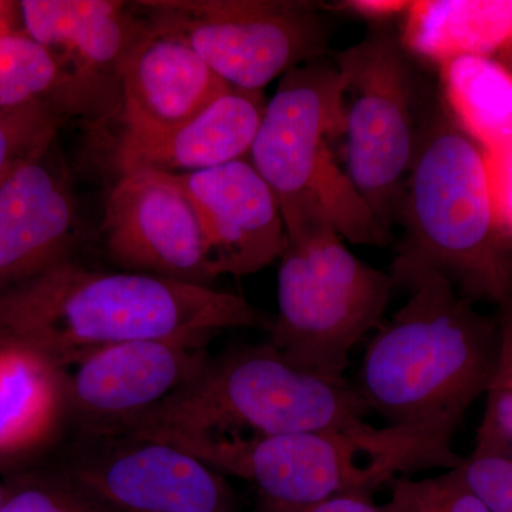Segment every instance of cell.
<instances>
[{"instance_id":"1","label":"cell","mask_w":512,"mask_h":512,"mask_svg":"<svg viewBox=\"0 0 512 512\" xmlns=\"http://www.w3.org/2000/svg\"><path fill=\"white\" fill-rule=\"evenodd\" d=\"M259 325L264 318L244 296L120 269L93 271L73 259L0 292V343L63 370L119 343L207 345L221 330Z\"/></svg>"},{"instance_id":"2","label":"cell","mask_w":512,"mask_h":512,"mask_svg":"<svg viewBox=\"0 0 512 512\" xmlns=\"http://www.w3.org/2000/svg\"><path fill=\"white\" fill-rule=\"evenodd\" d=\"M367 345L355 384L387 426L457 431L493 379L498 319L483 315L446 276L427 272Z\"/></svg>"},{"instance_id":"3","label":"cell","mask_w":512,"mask_h":512,"mask_svg":"<svg viewBox=\"0 0 512 512\" xmlns=\"http://www.w3.org/2000/svg\"><path fill=\"white\" fill-rule=\"evenodd\" d=\"M396 220L394 289L436 272L470 301L512 302V251L495 222L485 150L448 113L421 127Z\"/></svg>"},{"instance_id":"4","label":"cell","mask_w":512,"mask_h":512,"mask_svg":"<svg viewBox=\"0 0 512 512\" xmlns=\"http://www.w3.org/2000/svg\"><path fill=\"white\" fill-rule=\"evenodd\" d=\"M369 414L345 377L305 372L265 343L210 357L200 375L124 437L254 439L356 431L372 426Z\"/></svg>"},{"instance_id":"5","label":"cell","mask_w":512,"mask_h":512,"mask_svg":"<svg viewBox=\"0 0 512 512\" xmlns=\"http://www.w3.org/2000/svg\"><path fill=\"white\" fill-rule=\"evenodd\" d=\"M456 431L443 427L369 426L254 439L174 437L161 440L201 458L221 474L242 478L262 500L309 505L340 495H363L403 474L453 470L466 458L453 448Z\"/></svg>"},{"instance_id":"6","label":"cell","mask_w":512,"mask_h":512,"mask_svg":"<svg viewBox=\"0 0 512 512\" xmlns=\"http://www.w3.org/2000/svg\"><path fill=\"white\" fill-rule=\"evenodd\" d=\"M343 133L338 67L315 60L282 76L247 158L274 191L286 229L325 218L350 244L386 247L392 234L333 153Z\"/></svg>"},{"instance_id":"7","label":"cell","mask_w":512,"mask_h":512,"mask_svg":"<svg viewBox=\"0 0 512 512\" xmlns=\"http://www.w3.org/2000/svg\"><path fill=\"white\" fill-rule=\"evenodd\" d=\"M286 234L268 345L305 372L345 377L352 349L384 320L392 279L352 254L323 218Z\"/></svg>"},{"instance_id":"8","label":"cell","mask_w":512,"mask_h":512,"mask_svg":"<svg viewBox=\"0 0 512 512\" xmlns=\"http://www.w3.org/2000/svg\"><path fill=\"white\" fill-rule=\"evenodd\" d=\"M407 49L377 30L336 57L345 111V168L360 197L390 232L416 157V79Z\"/></svg>"},{"instance_id":"9","label":"cell","mask_w":512,"mask_h":512,"mask_svg":"<svg viewBox=\"0 0 512 512\" xmlns=\"http://www.w3.org/2000/svg\"><path fill=\"white\" fill-rule=\"evenodd\" d=\"M134 5L151 28L190 46L235 89L262 92L276 77L328 52V28L311 3L144 0Z\"/></svg>"},{"instance_id":"10","label":"cell","mask_w":512,"mask_h":512,"mask_svg":"<svg viewBox=\"0 0 512 512\" xmlns=\"http://www.w3.org/2000/svg\"><path fill=\"white\" fill-rule=\"evenodd\" d=\"M191 340H136L66 369L69 426L82 443L119 439L200 375L210 356Z\"/></svg>"},{"instance_id":"11","label":"cell","mask_w":512,"mask_h":512,"mask_svg":"<svg viewBox=\"0 0 512 512\" xmlns=\"http://www.w3.org/2000/svg\"><path fill=\"white\" fill-rule=\"evenodd\" d=\"M66 474L114 512H238L224 474L161 440L83 443Z\"/></svg>"},{"instance_id":"12","label":"cell","mask_w":512,"mask_h":512,"mask_svg":"<svg viewBox=\"0 0 512 512\" xmlns=\"http://www.w3.org/2000/svg\"><path fill=\"white\" fill-rule=\"evenodd\" d=\"M101 237L110 261L134 272L211 288L204 232L170 174H123L104 207Z\"/></svg>"},{"instance_id":"13","label":"cell","mask_w":512,"mask_h":512,"mask_svg":"<svg viewBox=\"0 0 512 512\" xmlns=\"http://www.w3.org/2000/svg\"><path fill=\"white\" fill-rule=\"evenodd\" d=\"M19 5L23 29L56 60L84 119L120 117L124 63L147 26L134 2L22 0Z\"/></svg>"},{"instance_id":"14","label":"cell","mask_w":512,"mask_h":512,"mask_svg":"<svg viewBox=\"0 0 512 512\" xmlns=\"http://www.w3.org/2000/svg\"><path fill=\"white\" fill-rule=\"evenodd\" d=\"M170 175L197 211L215 278L255 274L281 258L288 244L281 207L248 158Z\"/></svg>"},{"instance_id":"15","label":"cell","mask_w":512,"mask_h":512,"mask_svg":"<svg viewBox=\"0 0 512 512\" xmlns=\"http://www.w3.org/2000/svg\"><path fill=\"white\" fill-rule=\"evenodd\" d=\"M53 154L52 147L0 181V292L73 259L79 215Z\"/></svg>"},{"instance_id":"16","label":"cell","mask_w":512,"mask_h":512,"mask_svg":"<svg viewBox=\"0 0 512 512\" xmlns=\"http://www.w3.org/2000/svg\"><path fill=\"white\" fill-rule=\"evenodd\" d=\"M231 89L190 46L147 23L124 63L119 119L123 131L161 133L194 119Z\"/></svg>"},{"instance_id":"17","label":"cell","mask_w":512,"mask_h":512,"mask_svg":"<svg viewBox=\"0 0 512 512\" xmlns=\"http://www.w3.org/2000/svg\"><path fill=\"white\" fill-rule=\"evenodd\" d=\"M266 107L262 92L231 90L194 119L161 133L121 131L120 174H187L247 158Z\"/></svg>"},{"instance_id":"18","label":"cell","mask_w":512,"mask_h":512,"mask_svg":"<svg viewBox=\"0 0 512 512\" xmlns=\"http://www.w3.org/2000/svg\"><path fill=\"white\" fill-rule=\"evenodd\" d=\"M67 426L66 370L0 343V464L30 460Z\"/></svg>"},{"instance_id":"19","label":"cell","mask_w":512,"mask_h":512,"mask_svg":"<svg viewBox=\"0 0 512 512\" xmlns=\"http://www.w3.org/2000/svg\"><path fill=\"white\" fill-rule=\"evenodd\" d=\"M402 43L439 64L461 55L494 56L512 47V2L410 3Z\"/></svg>"},{"instance_id":"20","label":"cell","mask_w":512,"mask_h":512,"mask_svg":"<svg viewBox=\"0 0 512 512\" xmlns=\"http://www.w3.org/2000/svg\"><path fill=\"white\" fill-rule=\"evenodd\" d=\"M451 117L485 151L512 141V70L494 56L461 55L440 63Z\"/></svg>"},{"instance_id":"21","label":"cell","mask_w":512,"mask_h":512,"mask_svg":"<svg viewBox=\"0 0 512 512\" xmlns=\"http://www.w3.org/2000/svg\"><path fill=\"white\" fill-rule=\"evenodd\" d=\"M0 110L49 111L66 121L83 117L56 60L25 30L0 37Z\"/></svg>"},{"instance_id":"22","label":"cell","mask_w":512,"mask_h":512,"mask_svg":"<svg viewBox=\"0 0 512 512\" xmlns=\"http://www.w3.org/2000/svg\"><path fill=\"white\" fill-rule=\"evenodd\" d=\"M500 353L485 397V412L477 431L474 454L512 456V302L501 306Z\"/></svg>"},{"instance_id":"23","label":"cell","mask_w":512,"mask_h":512,"mask_svg":"<svg viewBox=\"0 0 512 512\" xmlns=\"http://www.w3.org/2000/svg\"><path fill=\"white\" fill-rule=\"evenodd\" d=\"M390 485L387 512H490L468 488L460 467L423 480L399 477Z\"/></svg>"},{"instance_id":"24","label":"cell","mask_w":512,"mask_h":512,"mask_svg":"<svg viewBox=\"0 0 512 512\" xmlns=\"http://www.w3.org/2000/svg\"><path fill=\"white\" fill-rule=\"evenodd\" d=\"M64 123L49 111L0 110V181L18 165L47 153Z\"/></svg>"},{"instance_id":"25","label":"cell","mask_w":512,"mask_h":512,"mask_svg":"<svg viewBox=\"0 0 512 512\" xmlns=\"http://www.w3.org/2000/svg\"><path fill=\"white\" fill-rule=\"evenodd\" d=\"M0 512H114L66 473L29 480L6 491Z\"/></svg>"},{"instance_id":"26","label":"cell","mask_w":512,"mask_h":512,"mask_svg":"<svg viewBox=\"0 0 512 512\" xmlns=\"http://www.w3.org/2000/svg\"><path fill=\"white\" fill-rule=\"evenodd\" d=\"M464 481L490 512H512V456L471 454L460 466Z\"/></svg>"},{"instance_id":"27","label":"cell","mask_w":512,"mask_h":512,"mask_svg":"<svg viewBox=\"0 0 512 512\" xmlns=\"http://www.w3.org/2000/svg\"><path fill=\"white\" fill-rule=\"evenodd\" d=\"M485 157L495 222L505 244L512 251V141L485 151Z\"/></svg>"},{"instance_id":"28","label":"cell","mask_w":512,"mask_h":512,"mask_svg":"<svg viewBox=\"0 0 512 512\" xmlns=\"http://www.w3.org/2000/svg\"><path fill=\"white\" fill-rule=\"evenodd\" d=\"M264 512H387L363 495H340L309 505H282L262 500Z\"/></svg>"},{"instance_id":"29","label":"cell","mask_w":512,"mask_h":512,"mask_svg":"<svg viewBox=\"0 0 512 512\" xmlns=\"http://www.w3.org/2000/svg\"><path fill=\"white\" fill-rule=\"evenodd\" d=\"M23 22L19 2L0 0V37L22 32Z\"/></svg>"},{"instance_id":"30","label":"cell","mask_w":512,"mask_h":512,"mask_svg":"<svg viewBox=\"0 0 512 512\" xmlns=\"http://www.w3.org/2000/svg\"><path fill=\"white\" fill-rule=\"evenodd\" d=\"M350 8L367 13L370 16H387L409 9L410 3L404 2H350Z\"/></svg>"},{"instance_id":"31","label":"cell","mask_w":512,"mask_h":512,"mask_svg":"<svg viewBox=\"0 0 512 512\" xmlns=\"http://www.w3.org/2000/svg\"><path fill=\"white\" fill-rule=\"evenodd\" d=\"M5 488H2V485H0V508H2L3 500H5Z\"/></svg>"}]
</instances>
